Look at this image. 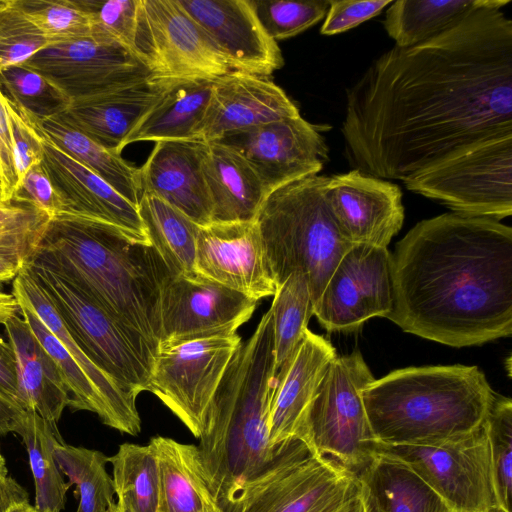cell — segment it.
Masks as SVG:
<instances>
[{
  "label": "cell",
  "instance_id": "cell-1",
  "mask_svg": "<svg viewBox=\"0 0 512 512\" xmlns=\"http://www.w3.org/2000/svg\"><path fill=\"white\" fill-rule=\"evenodd\" d=\"M510 0L480 7L420 44L394 46L346 91L341 127L351 167L411 175L485 140L512 135Z\"/></svg>",
  "mask_w": 512,
  "mask_h": 512
},
{
  "label": "cell",
  "instance_id": "cell-2",
  "mask_svg": "<svg viewBox=\"0 0 512 512\" xmlns=\"http://www.w3.org/2000/svg\"><path fill=\"white\" fill-rule=\"evenodd\" d=\"M392 308L403 331L452 347L512 333V229L445 213L417 223L391 254Z\"/></svg>",
  "mask_w": 512,
  "mask_h": 512
},
{
  "label": "cell",
  "instance_id": "cell-3",
  "mask_svg": "<svg viewBox=\"0 0 512 512\" xmlns=\"http://www.w3.org/2000/svg\"><path fill=\"white\" fill-rule=\"evenodd\" d=\"M32 257L70 279L155 357L160 291L170 273L151 244L107 223L60 213L47 221Z\"/></svg>",
  "mask_w": 512,
  "mask_h": 512
},
{
  "label": "cell",
  "instance_id": "cell-4",
  "mask_svg": "<svg viewBox=\"0 0 512 512\" xmlns=\"http://www.w3.org/2000/svg\"><path fill=\"white\" fill-rule=\"evenodd\" d=\"M273 316L269 309L253 334L241 342L214 396L199 438L204 470L224 512L247 481L261 474L283 444L269 443V414L275 385Z\"/></svg>",
  "mask_w": 512,
  "mask_h": 512
},
{
  "label": "cell",
  "instance_id": "cell-5",
  "mask_svg": "<svg viewBox=\"0 0 512 512\" xmlns=\"http://www.w3.org/2000/svg\"><path fill=\"white\" fill-rule=\"evenodd\" d=\"M494 396L477 366L459 364L394 370L361 391L375 442L389 445L464 437L483 425Z\"/></svg>",
  "mask_w": 512,
  "mask_h": 512
},
{
  "label": "cell",
  "instance_id": "cell-6",
  "mask_svg": "<svg viewBox=\"0 0 512 512\" xmlns=\"http://www.w3.org/2000/svg\"><path fill=\"white\" fill-rule=\"evenodd\" d=\"M327 176H309L272 191L256 217L278 287L301 271L313 309L343 255L353 246L340 232L326 200Z\"/></svg>",
  "mask_w": 512,
  "mask_h": 512
},
{
  "label": "cell",
  "instance_id": "cell-7",
  "mask_svg": "<svg viewBox=\"0 0 512 512\" xmlns=\"http://www.w3.org/2000/svg\"><path fill=\"white\" fill-rule=\"evenodd\" d=\"M27 266L89 359L130 396L147 391L151 351L65 275L32 256Z\"/></svg>",
  "mask_w": 512,
  "mask_h": 512
},
{
  "label": "cell",
  "instance_id": "cell-8",
  "mask_svg": "<svg viewBox=\"0 0 512 512\" xmlns=\"http://www.w3.org/2000/svg\"><path fill=\"white\" fill-rule=\"evenodd\" d=\"M373 380L359 350L336 356L305 411L297 439L356 474L372 458L375 442L361 398Z\"/></svg>",
  "mask_w": 512,
  "mask_h": 512
},
{
  "label": "cell",
  "instance_id": "cell-9",
  "mask_svg": "<svg viewBox=\"0 0 512 512\" xmlns=\"http://www.w3.org/2000/svg\"><path fill=\"white\" fill-rule=\"evenodd\" d=\"M356 491L354 473L295 438L242 485L225 512H331Z\"/></svg>",
  "mask_w": 512,
  "mask_h": 512
},
{
  "label": "cell",
  "instance_id": "cell-10",
  "mask_svg": "<svg viewBox=\"0 0 512 512\" xmlns=\"http://www.w3.org/2000/svg\"><path fill=\"white\" fill-rule=\"evenodd\" d=\"M456 213L500 220L512 214V135L485 140L403 180Z\"/></svg>",
  "mask_w": 512,
  "mask_h": 512
},
{
  "label": "cell",
  "instance_id": "cell-11",
  "mask_svg": "<svg viewBox=\"0 0 512 512\" xmlns=\"http://www.w3.org/2000/svg\"><path fill=\"white\" fill-rule=\"evenodd\" d=\"M372 454L397 460L411 468L451 512H506L495 485L485 423L464 437L439 445L374 442Z\"/></svg>",
  "mask_w": 512,
  "mask_h": 512
},
{
  "label": "cell",
  "instance_id": "cell-12",
  "mask_svg": "<svg viewBox=\"0 0 512 512\" xmlns=\"http://www.w3.org/2000/svg\"><path fill=\"white\" fill-rule=\"evenodd\" d=\"M241 342L236 332L158 346L147 391L196 438L205 431L214 396Z\"/></svg>",
  "mask_w": 512,
  "mask_h": 512
},
{
  "label": "cell",
  "instance_id": "cell-13",
  "mask_svg": "<svg viewBox=\"0 0 512 512\" xmlns=\"http://www.w3.org/2000/svg\"><path fill=\"white\" fill-rule=\"evenodd\" d=\"M140 53L157 80H215L232 72L178 0H142Z\"/></svg>",
  "mask_w": 512,
  "mask_h": 512
},
{
  "label": "cell",
  "instance_id": "cell-14",
  "mask_svg": "<svg viewBox=\"0 0 512 512\" xmlns=\"http://www.w3.org/2000/svg\"><path fill=\"white\" fill-rule=\"evenodd\" d=\"M23 64L48 79L70 101L152 78L149 68L134 53L91 36L52 43Z\"/></svg>",
  "mask_w": 512,
  "mask_h": 512
},
{
  "label": "cell",
  "instance_id": "cell-15",
  "mask_svg": "<svg viewBox=\"0 0 512 512\" xmlns=\"http://www.w3.org/2000/svg\"><path fill=\"white\" fill-rule=\"evenodd\" d=\"M392 308L391 254L384 247L353 245L340 259L314 306L329 332L355 331Z\"/></svg>",
  "mask_w": 512,
  "mask_h": 512
},
{
  "label": "cell",
  "instance_id": "cell-16",
  "mask_svg": "<svg viewBox=\"0 0 512 512\" xmlns=\"http://www.w3.org/2000/svg\"><path fill=\"white\" fill-rule=\"evenodd\" d=\"M240 153L268 195L291 182L317 175L328 160L319 128L301 115L232 131L216 140Z\"/></svg>",
  "mask_w": 512,
  "mask_h": 512
},
{
  "label": "cell",
  "instance_id": "cell-17",
  "mask_svg": "<svg viewBox=\"0 0 512 512\" xmlns=\"http://www.w3.org/2000/svg\"><path fill=\"white\" fill-rule=\"evenodd\" d=\"M257 302L198 273L169 275L160 291L159 344L236 333Z\"/></svg>",
  "mask_w": 512,
  "mask_h": 512
},
{
  "label": "cell",
  "instance_id": "cell-18",
  "mask_svg": "<svg viewBox=\"0 0 512 512\" xmlns=\"http://www.w3.org/2000/svg\"><path fill=\"white\" fill-rule=\"evenodd\" d=\"M195 271L256 301L277 289L256 221L200 226Z\"/></svg>",
  "mask_w": 512,
  "mask_h": 512
},
{
  "label": "cell",
  "instance_id": "cell-19",
  "mask_svg": "<svg viewBox=\"0 0 512 512\" xmlns=\"http://www.w3.org/2000/svg\"><path fill=\"white\" fill-rule=\"evenodd\" d=\"M326 200L340 232L352 245L387 248L403 225L399 186L356 169L328 178Z\"/></svg>",
  "mask_w": 512,
  "mask_h": 512
},
{
  "label": "cell",
  "instance_id": "cell-20",
  "mask_svg": "<svg viewBox=\"0 0 512 512\" xmlns=\"http://www.w3.org/2000/svg\"><path fill=\"white\" fill-rule=\"evenodd\" d=\"M200 25L232 71L270 77L284 65L251 0H178Z\"/></svg>",
  "mask_w": 512,
  "mask_h": 512
},
{
  "label": "cell",
  "instance_id": "cell-21",
  "mask_svg": "<svg viewBox=\"0 0 512 512\" xmlns=\"http://www.w3.org/2000/svg\"><path fill=\"white\" fill-rule=\"evenodd\" d=\"M41 136V164L56 190L62 204V213L107 223L135 241L150 244L136 206L102 178Z\"/></svg>",
  "mask_w": 512,
  "mask_h": 512
},
{
  "label": "cell",
  "instance_id": "cell-22",
  "mask_svg": "<svg viewBox=\"0 0 512 512\" xmlns=\"http://www.w3.org/2000/svg\"><path fill=\"white\" fill-rule=\"evenodd\" d=\"M299 115L296 104L269 77L232 71L215 80L195 138L216 141L232 131Z\"/></svg>",
  "mask_w": 512,
  "mask_h": 512
},
{
  "label": "cell",
  "instance_id": "cell-23",
  "mask_svg": "<svg viewBox=\"0 0 512 512\" xmlns=\"http://www.w3.org/2000/svg\"><path fill=\"white\" fill-rule=\"evenodd\" d=\"M207 142L158 141L139 168L141 194L154 195L199 226L212 222V205L202 170Z\"/></svg>",
  "mask_w": 512,
  "mask_h": 512
},
{
  "label": "cell",
  "instance_id": "cell-24",
  "mask_svg": "<svg viewBox=\"0 0 512 512\" xmlns=\"http://www.w3.org/2000/svg\"><path fill=\"white\" fill-rule=\"evenodd\" d=\"M336 350L309 329L292 357L276 372L269 414V443L277 447L297 438L303 416Z\"/></svg>",
  "mask_w": 512,
  "mask_h": 512
},
{
  "label": "cell",
  "instance_id": "cell-25",
  "mask_svg": "<svg viewBox=\"0 0 512 512\" xmlns=\"http://www.w3.org/2000/svg\"><path fill=\"white\" fill-rule=\"evenodd\" d=\"M173 82L149 78L110 92L74 100L60 117L94 142L121 154L132 129Z\"/></svg>",
  "mask_w": 512,
  "mask_h": 512
},
{
  "label": "cell",
  "instance_id": "cell-26",
  "mask_svg": "<svg viewBox=\"0 0 512 512\" xmlns=\"http://www.w3.org/2000/svg\"><path fill=\"white\" fill-rule=\"evenodd\" d=\"M12 293L18 302L24 303L37 314L93 383L108 410V426L121 433L138 435L141 432V419L136 407V398L124 392L110 376L89 359L67 329L44 289L30 272L27 263L13 280Z\"/></svg>",
  "mask_w": 512,
  "mask_h": 512
},
{
  "label": "cell",
  "instance_id": "cell-27",
  "mask_svg": "<svg viewBox=\"0 0 512 512\" xmlns=\"http://www.w3.org/2000/svg\"><path fill=\"white\" fill-rule=\"evenodd\" d=\"M202 170L212 205V222L256 220L268 193L240 153L219 142H207Z\"/></svg>",
  "mask_w": 512,
  "mask_h": 512
},
{
  "label": "cell",
  "instance_id": "cell-28",
  "mask_svg": "<svg viewBox=\"0 0 512 512\" xmlns=\"http://www.w3.org/2000/svg\"><path fill=\"white\" fill-rule=\"evenodd\" d=\"M4 327L16 359L22 408L57 423L70 395L54 361L23 317H12Z\"/></svg>",
  "mask_w": 512,
  "mask_h": 512
},
{
  "label": "cell",
  "instance_id": "cell-29",
  "mask_svg": "<svg viewBox=\"0 0 512 512\" xmlns=\"http://www.w3.org/2000/svg\"><path fill=\"white\" fill-rule=\"evenodd\" d=\"M355 475L363 512H451L428 484L397 460L372 454Z\"/></svg>",
  "mask_w": 512,
  "mask_h": 512
},
{
  "label": "cell",
  "instance_id": "cell-30",
  "mask_svg": "<svg viewBox=\"0 0 512 512\" xmlns=\"http://www.w3.org/2000/svg\"><path fill=\"white\" fill-rule=\"evenodd\" d=\"M159 466L160 512H207L221 507L209 485L198 446L165 436L148 443Z\"/></svg>",
  "mask_w": 512,
  "mask_h": 512
},
{
  "label": "cell",
  "instance_id": "cell-31",
  "mask_svg": "<svg viewBox=\"0 0 512 512\" xmlns=\"http://www.w3.org/2000/svg\"><path fill=\"white\" fill-rule=\"evenodd\" d=\"M216 80V79H215ZM215 80L174 81L162 98L140 119L124 142L194 139Z\"/></svg>",
  "mask_w": 512,
  "mask_h": 512
},
{
  "label": "cell",
  "instance_id": "cell-32",
  "mask_svg": "<svg viewBox=\"0 0 512 512\" xmlns=\"http://www.w3.org/2000/svg\"><path fill=\"white\" fill-rule=\"evenodd\" d=\"M26 118L47 140L102 178L138 208L141 196L139 168L125 161L121 154L104 148L68 125L60 115L41 122Z\"/></svg>",
  "mask_w": 512,
  "mask_h": 512
},
{
  "label": "cell",
  "instance_id": "cell-33",
  "mask_svg": "<svg viewBox=\"0 0 512 512\" xmlns=\"http://www.w3.org/2000/svg\"><path fill=\"white\" fill-rule=\"evenodd\" d=\"M138 213L152 247L171 276H192L195 271L199 225L164 200L141 194Z\"/></svg>",
  "mask_w": 512,
  "mask_h": 512
},
{
  "label": "cell",
  "instance_id": "cell-34",
  "mask_svg": "<svg viewBox=\"0 0 512 512\" xmlns=\"http://www.w3.org/2000/svg\"><path fill=\"white\" fill-rule=\"evenodd\" d=\"M495 0H397L386 9L383 26L400 48L411 47L452 28L472 11Z\"/></svg>",
  "mask_w": 512,
  "mask_h": 512
},
{
  "label": "cell",
  "instance_id": "cell-35",
  "mask_svg": "<svg viewBox=\"0 0 512 512\" xmlns=\"http://www.w3.org/2000/svg\"><path fill=\"white\" fill-rule=\"evenodd\" d=\"M56 424L34 411H26L17 432L28 452L35 483V507L43 512H61L70 487L55 459V445L62 440Z\"/></svg>",
  "mask_w": 512,
  "mask_h": 512
},
{
  "label": "cell",
  "instance_id": "cell-36",
  "mask_svg": "<svg viewBox=\"0 0 512 512\" xmlns=\"http://www.w3.org/2000/svg\"><path fill=\"white\" fill-rule=\"evenodd\" d=\"M119 512H160L161 481L151 447L123 443L109 457Z\"/></svg>",
  "mask_w": 512,
  "mask_h": 512
},
{
  "label": "cell",
  "instance_id": "cell-37",
  "mask_svg": "<svg viewBox=\"0 0 512 512\" xmlns=\"http://www.w3.org/2000/svg\"><path fill=\"white\" fill-rule=\"evenodd\" d=\"M55 459L69 485H76L79 498L76 512H106L114 503L112 476L107 472L109 457L98 450L76 447L60 440L55 445Z\"/></svg>",
  "mask_w": 512,
  "mask_h": 512
},
{
  "label": "cell",
  "instance_id": "cell-38",
  "mask_svg": "<svg viewBox=\"0 0 512 512\" xmlns=\"http://www.w3.org/2000/svg\"><path fill=\"white\" fill-rule=\"evenodd\" d=\"M273 296L270 309L277 372L292 357L308 329L313 304L308 281L301 271L291 273Z\"/></svg>",
  "mask_w": 512,
  "mask_h": 512
},
{
  "label": "cell",
  "instance_id": "cell-39",
  "mask_svg": "<svg viewBox=\"0 0 512 512\" xmlns=\"http://www.w3.org/2000/svg\"><path fill=\"white\" fill-rule=\"evenodd\" d=\"M19 313L54 361L70 395L72 410H86L97 414L108 426L109 414L97 389L58 338L45 326L37 314L24 303Z\"/></svg>",
  "mask_w": 512,
  "mask_h": 512
},
{
  "label": "cell",
  "instance_id": "cell-40",
  "mask_svg": "<svg viewBox=\"0 0 512 512\" xmlns=\"http://www.w3.org/2000/svg\"><path fill=\"white\" fill-rule=\"evenodd\" d=\"M0 91L20 113L38 122L62 114L71 103L53 83L24 64L0 71Z\"/></svg>",
  "mask_w": 512,
  "mask_h": 512
},
{
  "label": "cell",
  "instance_id": "cell-41",
  "mask_svg": "<svg viewBox=\"0 0 512 512\" xmlns=\"http://www.w3.org/2000/svg\"><path fill=\"white\" fill-rule=\"evenodd\" d=\"M80 3L90 17L91 37L121 45L141 60L142 0H80Z\"/></svg>",
  "mask_w": 512,
  "mask_h": 512
},
{
  "label": "cell",
  "instance_id": "cell-42",
  "mask_svg": "<svg viewBox=\"0 0 512 512\" xmlns=\"http://www.w3.org/2000/svg\"><path fill=\"white\" fill-rule=\"evenodd\" d=\"M29 19L49 42H65L91 36L89 14L80 0H19Z\"/></svg>",
  "mask_w": 512,
  "mask_h": 512
},
{
  "label": "cell",
  "instance_id": "cell-43",
  "mask_svg": "<svg viewBox=\"0 0 512 512\" xmlns=\"http://www.w3.org/2000/svg\"><path fill=\"white\" fill-rule=\"evenodd\" d=\"M495 485L500 502L511 512L512 494V401L495 395L485 418Z\"/></svg>",
  "mask_w": 512,
  "mask_h": 512
},
{
  "label": "cell",
  "instance_id": "cell-44",
  "mask_svg": "<svg viewBox=\"0 0 512 512\" xmlns=\"http://www.w3.org/2000/svg\"><path fill=\"white\" fill-rule=\"evenodd\" d=\"M330 0H251L266 33L276 42L294 37L322 20Z\"/></svg>",
  "mask_w": 512,
  "mask_h": 512
},
{
  "label": "cell",
  "instance_id": "cell-45",
  "mask_svg": "<svg viewBox=\"0 0 512 512\" xmlns=\"http://www.w3.org/2000/svg\"><path fill=\"white\" fill-rule=\"evenodd\" d=\"M50 44L19 0H0V71L25 63Z\"/></svg>",
  "mask_w": 512,
  "mask_h": 512
},
{
  "label": "cell",
  "instance_id": "cell-46",
  "mask_svg": "<svg viewBox=\"0 0 512 512\" xmlns=\"http://www.w3.org/2000/svg\"><path fill=\"white\" fill-rule=\"evenodd\" d=\"M5 104L13 164L19 185L27 171L42 162L43 139L33 124L6 98Z\"/></svg>",
  "mask_w": 512,
  "mask_h": 512
},
{
  "label": "cell",
  "instance_id": "cell-47",
  "mask_svg": "<svg viewBox=\"0 0 512 512\" xmlns=\"http://www.w3.org/2000/svg\"><path fill=\"white\" fill-rule=\"evenodd\" d=\"M46 223L0 233V283L14 280L24 268L38 246Z\"/></svg>",
  "mask_w": 512,
  "mask_h": 512
},
{
  "label": "cell",
  "instance_id": "cell-48",
  "mask_svg": "<svg viewBox=\"0 0 512 512\" xmlns=\"http://www.w3.org/2000/svg\"><path fill=\"white\" fill-rule=\"evenodd\" d=\"M393 0H330L322 35L346 32L379 15Z\"/></svg>",
  "mask_w": 512,
  "mask_h": 512
},
{
  "label": "cell",
  "instance_id": "cell-49",
  "mask_svg": "<svg viewBox=\"0 0 512 512\" xmlns=\"http://www.w3.org/2000/svg\"><path fill=\"white\" fill-rule=\"evenodd\" d=\"M12 202L29 205L53 218L62 213V204L42 164L31 167L13 196Z\"/></svg>",
  "mask_w": 512,
  "mask_h": 512
},
{
  "label": "cell",
  "instance_id": "cell-50",
  "mask_svg": "<svg viewBox=\"0 0 512 512\" xmlns=\"http://www.w3.org/2000/svg\"><path fill=\"white\" fill-rule=\"evenodd\" d=\"M0 178L3 202L11 203L18 186L13 164L12 147L5 98L0 91Z\"/></svg>",
  "mask_w": 512,
  "mask_h": 512
},
{
  "label": "cell",
  "instance_id": "cell-51",
  "mask_svg": "<svg viewBox=\"0 0 512 512\" xmlns=\"http://www.w3.org/2000/svg\"><path fill=\"white\" fill-rule=\"evenodd\" d=\"M48 220L49 217L29 205L0 202V233L41 226Z\"/></svg>",
  "mask_w": 512,
  "mask_h": 512
},
{
  "label": "cell",
  "instance_id": "cell-52",
  "mask_svg": "<svg viewBox=\"0 0 512 512\" xmlns=\"http://www.w3.org/2000/svg\"><path fill=\"white\" fill-rule=\"evenodd\" d=\"M0 393L20 408L17 364L9 342L0 336ZM23 409V408H22ZM24 410V409H23Z\"/></svg>",
  "mask_w": 512,
  "mask_h": 512
},
{
  "label": "cell",
  "instance_id": "cell-53",
  "mask_svg": "<svg viewBox=\"0 0 512 512\" xmlns=\"http://www.w3.org/2000/svg\"><path fill=\"white\" fill-rule=\"evenodd\" d=\"M25 412V410L0 393V436L11 432L17 433Z\"/></svg>",
  "mask_w": 512,
  "mask_h": 512
},
{
  "label": "cell",
  "instance_id": "cell-54",
  "mask_svg": "<svg viewBox=\"0 0 512 512\" xmlns=\"http://www.w3.org/2000/svg\"><path fill=\"white\" fill-rule=\"evenodd\" d=\"M24 501H29L28 493L16 480L10 476L0 479V512Z\"/></svg>",
  "mask_w": 512,
  "mask_h": 512
},
{
  "label": "cell",
  "instance_id": "cell-55",
  "mask_svg": "<svg viewBox=\"0 0 512 512\" xmlns=\"http://www.w3.org/2000/svg\"><path fill=\"white\" fill-rule=\"evenodd\" d=\"M19 310L20 305L14 294L0 291V324L5 325Z\"/></svg>",
  "mask_w": 512,
  "mask_h": 512
},
{
  "label": "cell",
  "instance_id": "cell-56",
  "mask_svg": "<svg viewBox=\"0 0 512 512\" xmlns=\"http://www.w3.org/2000/svg\"><path fill=\"white\" fill-rule=\"evenodd\" d=\"M331 512H363L357 491Z\"/></svg>",
  "mask_w": 512,
  "mask_h": 512
},
{
  "label": "cell",
  "instance_id": "cell-57",
  "mask_svg": "<svg viewBox=\"0 0 512 512\" xmlns=\"http://www.w3.org/2000/svg\"><path fill=\"white\" fill-rule=\"evenodd\" d=\"M7 512H43L32 506L29 501H24L12 505Z\"/></svg>",
  "mask_w": 512,
  "mask_h": 512
},
{
  "label": "cell",
  "instance_id": "cell-58",
  "mask_svg": "<svg viewBox=\"0 0 512 512\" xmlns=\"http://www.w3.org/2000/svg\"><path fill=\"white\" fill-rule=\"evenodd\" d=\"M9 476L8 475V470H7V467H6V462H5V459L1 453V449H0V479L1 478H5Z\"/></svg>",
  "mask_w": 512,
  "mask_h": 512
},
{
  "label": "cell",
  "instance_id": "cell-59",
  "mask_svg": "<svg viewBox=\"0 0 512 512\" xmlns=\"http://www.w3.org/2000/svg\"><path fill=\"white\" fill-rule=\"evenodd\" d=\"M106 512H119L116 503H114Z\"/></svg>",
  "mask_w": 512,
  "mask_h": 512
},
{
  "label": "cell",
  "instance_id": "cell-60",
  "mask_svg": "<svg viewBox=\"0 0 512 512\" xmlns=\"http://www.w3.org/2000/svg\"><path fill=\"white\" fill-rule=\"evenodd\" d=\"M0 202H3V185H2L1 178H0Z\"/></svg>",
  "mask_w": 512,
  "mask_h": 512
},
{
  "label": "cell",
  "instance_id": "cell-61",
  "mask_svg": "<svg viewBox=\"0 0 512 512\" xmlns=\"http://www.w3.org/2000/svg\"><path fill=\"white\" fill-rule=\"evenodd\" d=\"M207 512H224V510L221 507H218V508H215V509L207 511Z\"/></svg>",
  "mask_w": 512,
  "mask_h": 512
}]
</instances>
